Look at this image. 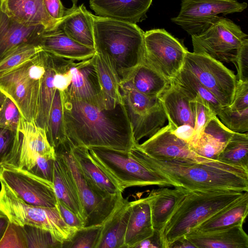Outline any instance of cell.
I'll return each instance as SVG.
<instances>
[{
  "label": "cell",
  "mask_w": 248,
  "mask_h": 248,
  "mask_svg": "<svg viewBox=\"0 0 248 248\" xmlns=\"http://www.w3.org/2000/svg\"><path fill=\"white\" fill-rule=\"evenodd\" d=\"M62 94L65 133L73 145L129 151L138 144L123 103L109 109Z\"/></svg>",
  "instance_id": "6da1fadb"
},
{
  "label": "cell",
  "mask_w": 248,
  "mask_h": 248,
  "mask_svg": "<svg viewBox=\"0 0 248 248\" xmlns=\"http://www.w3.org/2000/svg\"><path fill=\"white\" fill-rule=\"evenodd\" d=\"M132 152L149 169L188 190L248 191V171L217 160H162L145 154L137 145Z\"/></svg>",
  "instance_id": "7a4b0ae2"
},
{
  "label": "cell",
  "mask_w": 248,
  "mask_h": 248,
  "mask_svg": "<svg viewBox=\"0 0 248 248\" xmlns=\"http://www.w3.org/2000/svg\"><path fill=\"white\" fill-rule=\"evenodd\" d=\"M94 49L106 56L121 82L144 62V32L136 24L92 13Z\"/></svg>",
  "instance_id": "3957f363"
},
{
  "label": "cell",
  "mask_w": 248,
  "mask_h": 248,
  "mask_svg": "<svg viewBox=\"0 0 248 248\" xmlns=\"http://www.w3.org/2000/svg\"><path fill=\"white\" fill-rule=\"evenodd\" d=\"M244 192L188 190L163 230L164 248H168L176 239L239 199Z\"/></svg>",
  "instance_id": "277c9868"
},
{
  "label": "cell",
  "mask_w": 248,
  "mask_h": 248,
  "mask_svg": "<svg viewBox=\"0 0 248 248\" xmlns=\"http://www.w3.org/2000/svg\"><path fill=\"white\" fill-rule=\"evenodd\" d=\"M88 149L94 161L122 192L125 188L136 186H178L169 178L147 167L131 150L105 147Z\"/></svg>",
  "instance_id": "5b68a950"
},
{
  "label": "cell",
  "mask_w": 248,
  "mask_h": 248,
  "mask_svg": "<svg viewBox=\"0 0 248 248\" xmlns=\"http://www.w3.org/2000/svg\"><path fill=\"white\" fill-rule=\"evenodd\" d=\"M48 53L42 50L21 65L0 75V90L10 97L27 121L34 122L39 93Z\"/></svg>",
  "instance_id": "8992f818"
},
{
  "label": "cell",
  "mask_w": 248,
  "mask_h": 248,
  "mask_svg": "<svg viewBox=\"0 0 248 248\" xmlns=\"http://www.w3.org/2000/svg\"><path fill=\"white\" fill-rule=\"evenodd\" d=\"M0 214L20 226H31L49 232L58 241L70 240L77 229L67 224L57 206L49 208L28 204L0 180Z\"/></svg>",
  "instance_id": "52a82bcc"
},
{
  "label": "cell",
  "mask_w": 248,
  "mask_h": 248,
  "mask_svg": "<svg viewBox=\"0 0 248 248\" xmlns=\"http://www.w3.org/2000/svg\"><path fill=\"white\" fill-rule=\"evenodd\" d=\"M120 88L134 140L139 144L163 126L167 119L164 109L159 97L139 92L127 80L121 81Z\"/></svg>",
  "instance_id": "ba28073f"
},
{
  "label": "cell",
  "mask_w": 248,
  "mask_h": 248,
  "mask_svg": "<svg viewBox=\"0 0 248 248\" xmlns=\"http://www.w3.org/2000/svg\"><path fill=\"white\" fill-rule=\"evenodd\" d=\"M64 159L76 182L84 210V227L101 225L124 202L123 194L106 197L92 186L78 168L67 139L55 149Z\"/></svg>",
  "instance_id": "9c48e42d"
},
{
  "label": "cell",
  "mask_w": 248,
  "mask_h": 248,
  "mask_svg": "<svg viewBox=\"0 0 248 248\" xmlns=\"http://www.w3.org/2000/svg\"><path fill=\"white\" fill-rule=\"evenodd\" d=\"M247 38L248 35L239 26L220 16L203 33L191 36L193 52L234 63L235 51Z\"/></svg>",
  "instance_id": "30bf717a"
},
{
  "label": "cell",
  "mask_w": 248,
  "mask_h": 248,
  "mask_svg": "<svg viewBox=\"0 0 248 248\" xmlns=\"http://www.w3.org/2000/svg\"><path fill=\"white\" fill-rule=\"evenodd\" d=\"M144 46L145 62L170 81L183 68L188 50L165 29L144 32Z\"/></svg>",
  "instance_id": "8fae6325"
},
{
  "label": "cell",
  "mask_w": 248,
  "mask_h": 248,
  "mask_svg": "<svg viewBox=\"0 0 248 248\" xmlns=\"http://www.w3.org/2000/svg\"><path fill=\"white\" fill-rule=\"evenodd\" d=\"M183 67L191 72L222 107L231 104L237 79L233 72L221 62L188 51Z\"/></svg>",
  "instance_id": "7c38bea8"
},
{
  "label": "cell",
  "mask_w": 248,
  "mask_h": 248,
  "mask_svg": "<svg viewBox=\"0 0 248 248\" xmlns=\"http://www.w3.org/2000/svg\"><path fill=\"white\" fill-rule=\"evenodd\" d=\"M248 7L247 2L237 0H182L178 15L171 21L191 36L205 31L222 14L240 13Z\"/></svg>",
  "instance_id": "4fadbf2b"
},
{
  "label": "cell",
  "mask_w": 248,
  "mask_h": 248,
  "mask_svg": "<svg viewBox=\"0 0 248 248\" xmlns=\"http://www.w3.org/2000/svg\"><path fill=\"white\" fill-rule=\"evenodd\" d=\"M0 180L28 204L49 208L56 206L53 183L24 168L3 167L0 169Z\"/></svg>",
  "instance_id": "5bb4252c"
},
{
  "label": "cell",
  "mask_w": 248,
  "mask_h": 248,
  "mask_svg": "<svg viewBox=\"0 0 248 248\" xmlns=\"http://www.w3.org/2000/svg\"><path fill=\"white\" fill-rule=\"evenodd\" d=\"M93 56L79 61L68 60L70 81L66 90L62 93L105 108Z\"/></svg>",
  "instance_id": "9a60e30c"
},
{
  "label": "cell",
  "mask_w": 248,
  "mask_h": 248,
  "mask_svg": "<svg viewBox=\"0 0 248 248\" xmlns=\"http://www.w3.org/2000/svg\"><path fill=\"white\" fill-rule=\"evenodd\" d=\"M137 147L146 155L162 160H197L209 158L199 156L189 144L177 137L169 124L163 126L155 134Z\"/></svg>",
  "instance_id": "2e32d148"
},
{
  "label": "cell",
  "mask_w": 248,
  "mask_h": 248,
  "mask_svg": "<svg viewBox=\"0 0 248 248\" xmlns=\"http://www.w3.org/2000/svg\"><path fill=\"white\" fill-rule=\"evenodd\" d=\"M18 130L21 138L19 168L31 170L40 155L56 158L55 149L49 143L45 130L38 127L34 122H28L21 116Z\"/></svg>",
  "instance_id": "e0dca14e"
},
{
  "label": "cell",
  "mask_w": 248,
  "mask_h": 248,
  "mask_svg": "<svg viewBox=\"0 0 248 248\" xmlns=\"http://www.w3.org/2000/svg\"><path fill=\"white\" fill-rule=\"evenodd\" d=\"M46 30L42 25L21 23L8 16L0 7V62L23 46L38 44Z\"/></svg>",
  "instance_id": "ac0fdd59"
},
{
  "label": "cell",
  "mask_w": 248,
  "mask_h": 248,
  "mask_svg": "<svg viewBox=\"0 0 248 248\" xmlns=\"http://www.w3.org/2000/svg\"><path fill=\"white\" fill-rule=\"evenodd\" d=\"M39 45L43 50L54 56L73 60H83L92 57L94 48L81 45L69 37L58 25L46 30L40 37Z\"/></svg>",
  "instance_id": "d6986e66"
},
{
  "label": "cell",
  "mask_w": 248,
  "mask_h": 248,
  "mask_svg": "<svg viewBox=\"0 0 248 248\" xmlns=\"http://www.w3.org/2000/svg\"><path fill=\"white\" fill-rule=\"evenodd\" d=\"M56 155L52 183L57 199L76 214L85 225V214L75 180L63 158Z\"/></svg>",
  "instance_id": "ffe728a7"
},
{
  "label": "cell",
  "mask_w": 248,
  "mask_h": 248,
  "mask_svg": "<svg viewBox=\"0 0 248 248\" xmlns=\"http://www.w3.org/2000/svg\"><path fill=\"white\" fill-rule=\"evenodd\" d=\"M153 0H90V7L95 15L134 24L141 22Z\"/></svg>",
  "instance_id": "44dd1931"
},
{
  "label": "cell",
  "mask_w": 248,
  "mask_h": 248,
  "mask_svg": "<svg viewBox=\"0 0 248 248\" xmlns=\"http://www.w3.org/2000/svg\"><path fill=\"white\" fill-rule=\"evenodd\" d=\"M3 12L14 20L27 25H42L49 30L59 22L46 12L43 0H0Z\"/></svg>",
  "instance_id": "7402d4cb"
},
{
  "label": "cell",
  "mask_w": 248,
  "mask_h": 248,
  "mask_svg": "<svg viewBox=\"0 0 248 248\" xmlns=\"http://www.w3.org/2000/svg\"><path fill=\"white\" fill-rule=\"evenodd\" d=\"M185 235L196 248H248L242 225L209 232L192 230Z\"/></svg>",
  "instance_id": "603a6c76"
},
{
  "label": "cell",
  "mask_w": 248,
  "mask_h": 248,
  "mask_svg": "<svg viewBox=\"0 0 248 248\" xmlns=\"http://www.w3.org/2000/svg\"><path fill=\"white\" fill-rule=\"evenodd\" d=\"M174 187L153 189L146 197L150 207L153 228L161 234L166 223L188 191L181 186Z\"/></svg>",
  "instance_id": "cb8c5ba5"
},
{
  "label": "cell",
  "mask_w": 248,
  "mask_h": 248,
  "mask_svg": "<svg viewBox=\"0 0 248 248\" xmlns=\"http://www.w3.org/2000/svg\"><path fill=\"white\" fill-rule=\"evenodd\" d=\"M69 143L71 153L78 168L92 186L106 197L123 194L118 186L94 161L88 148L75 146L70 141Z\"/></svg>",
  "instance_id": "d4e9b609"
},
{
  "label": "cell",
  "mask_w": 248,
  "mask_h": 248,
  "mask_svg": "<svg viewBox=\"0 0 248 248\" xmlns=\"http://www.w3.org/2000/svg\"><path fill=\"white\" fill-rule=\"evenodd\" d=\"M159 98L171 130L185 124L194 128L192 102L177 85L170 82Z\"/></svg>",
  "instance_id": "484cf974"
},
{
  "label": "cell",
  "mask_w": 248,
  "mask_h": 248,
  "mask_svg": "<svg viewBox=\"0 0 248 248\" xmlns=\"http://www.w3.org/2000/svg\"><path fill=\"white\" fill-rule=\"evenodd\" d=\"M92 13L88 11L84 4L77 6L73 4L65 10L63 17L58 25L70 38L78 43L94 48Z\"/></svg>",
  "instance_id": "4316f807"
},
{
  "label": "cell",
  "mask_w": 248,
  "mask_h": 248,
  "mask_svg": "<svg viewBox=\"0 0 248 248\" xmlns=\"http://www.w3.org/2000/svg\"><path fill=\"white\" fill-rule=\"evenodd\" d=\"M233 133L215 115L204 127L192 150L201 157L216 160Z\"/></svg>",
  "instance_id": "83f0119b"
},
{
  "label": "cell",
  "mask_w": 248,
  "mask_h": 248,
  "mask_svg": "<svg viewBox=\"0 0 248 248\" xmlns=\"http://www.w3.org/2000/svg\"><path fill=\"white\" fill-rule=\"evenodd\" d=\"M130 202L131 212L124 237V248H135L154 232L147 197Z\"/></svg>",
  "instance_id": "f1b7e54d"
},
{
  "label": "cell",
  "mask_w": 248,
  "mask_h": 248,
  "mask_svg": "<svg viewBox=\"0 0 248 248\" xmlns=\"http://www.w3.org/2000/svg\"><path fill=\"white\" fill-rule=\"evenodd\" d=\"M93 60L105 108L113 109L119 104L123 103L120 88L121 79L106 56L95 51Z\"/></svg>",
  "instance_id": "f546056e"
},
{
  "label": "cell",
  "mask_w": 248,
  "mask_h": 248,
  "mask_svg": "<svg viewBox=\"0 0 248 248\" xmlns=\"http://www.w3.org/2000/svg\"><path fill=\"white\" fill-rule=\"evenodd\" d=\"M131 212L128 199L114 211L102 224L96 248H124V237Z\"/></svg>",
  "instance_id": "4dcf8cb0"
},
{
  "label": "cell",
  "mask_w": 248,
  "mask_h": 248,
  "mask_svg": "<svg viewBox=\"0 0 248 248\" xmlns=\"http://www.w3.org/2000/svg\"><path fill=\"white\" fill-rule=\"evenodd\" d=\"M248 213V191L192 230L202 232L225 229L243 224Z\"/></svg>",
  "instance_id": "1f68e13d"
},
{
  "label": "cell",
  "mask_w": 248,
  "mask_h": 248,
  "mask_svg": "<svg viewBox=\"0 0 248 248\" xmlns=\"http://www.w3.org/2000/svg\"><path fill=\"white\" fill-rule=\"evenodd\" d=\"M47 53L46 71L40 89L34 120L35 124L45 131L49 113L56 90L54 84V78L57 71L60 59L59 57Z\"/></svg>",
  "instance_id": "d6a6232c"
},
{
  "label": "cell",
  "mask_w": 248,
  "mask_h": 248,
  "mask_svg": "<svg viewBox=\"0 0 248 248\" xmlns=\"http://www.w3.org/2000/svg\"><path fill=\"white\" fill-rule=\"evenodd\" d=\"M125 80L139 92L150 96L159 97L170 84L145 62L136 67Z\"/></svg>",
  "instance_id": "836d02e7"
},
{
  "label": "cell",
  "mask_w": 248,
  "mask_h": 248,
  "mask_svg": "<svg viewBox=\"0 0 248 248\" xmlns=\"http://www.w3.org/2000/svg\"><path fill=\"white\" fill-rule=\"evenodd\" d=\"M170 82L177 85L191 101L202 99L216 115L223 107L214 95L199 82L191 72L184 67Z\"/></svg>",
  "instance_id": "e575fe53"
},
{
  "label": "cell",
  "mask_w": 248,
  "mask_h": 248,
  "mask_svg": "<svg viewBox=\"0 0 248 248\" xmlns=\"http://www.w3.org/2000/svg\"><path fill=\"white\" fill-rule=\"evenodd\" d=\"M248 135L233 133L216 160L248 171Z\"/></svg>",
  "instance_id": "d590c367"
},
{
  "label": "cell",
  "mask_w": 248,
  "mask_h": 248,
  "mask_svg": "<svg viewBox=\"0 0 248 248\" xmlns=\"http://www.w3.org/2000/svg\"><path fill=\"white\" fill-rule=\"evenodd\" d=\"M46 133L49 143L54 149L67 140L64 126L62 94L57 89L49 113Z\"/></svg>",
  "instance_id": "8d00e7d4"
},
{
  "label": "cell",
  "mask_w": 248,
  "mask_h": 248,
  "mask_svg": "<svg viewBox=\"0 0 248 248\" xmlns=\"http://www.w3.org/2000/svg\"><path fill=\"white\" fill-rule=\"evenodd\" d=\"M20 143L18 130L0 127V169L3 167L18 166Z\"/></svg>",
  "instance_id": "74e56055"
},
{
  "label": "cell",
  "mask_w": 248,
  "mask_h": 248,
  "mask_svg": "<svg viewBox=\"0 0 248 248\" xmlns=\"http://www.w3.org/2000/svg\"><path fill=\"white\" fill-rule=\"evenodd\" d=\"M22 227L27 248H62L63 243L56 240L48 231L31 226Z\"/></svg>",
  "instance_id": "f35d334b"
},
{
  "label": "cell",
  "mask_w": 248,
  "mask_h": 248,
  "mask_svg": "<svg viewBox=\"0 0 248 248\" xmlns=\"http://www.w3.org/2000/svg\"><path fill=\"white\" fill-rule=\"evenodd\" d=\"M217 116L232 132L238 133L248 132V108L239 110H233L229 106L223 107Z\"/></svg>",
  "instance_id": "ab89813d"
},
{
  "label": "cell",
  "mask_w": 248,
  "mask_h": 248,
  "mask_svg": "<svg viewBox=\"0 0 248 248\" xmlns=\"http://www.w3.org/2000/svg\"><path fill=\"white\" fill-rule=\"evenodd\" d=\"M42 50L37 44H27L19 47L0 62V75L25 63Z\"/></svg>",
  "instance_id": "60d3db41"
},
{
  "label": "cell",
  "mask_w": 248,
  "mask_h": 248,
  "mask_svg": "<svg viewBox=\"0 0 248 248\" xmlns=\"http://www.w3.org/2000/svg\"><path fill=\"white\" fill-rule=\"evenodd\" d=\"M101 229L102 225L78 229L69 241L63 243L62 248H96Z\"/></svg>",
  "instance_id": "b9f144b4"
},
{
  "label": "cell",
  "mask_w": 248,
  "mask_h": 248,
  "mask_svg": "<svg viewBox=\"0 0 248 248\" xmlns=\"http://www.w3.org/2000/svg\"><path fill=\"white\" fill-rule=\"evenodd\" d=\"M21 116L16 104L7 96L0 108V127L17 131Z\"/></svg>",
  "instance_id": "7bdbcfd3"
},
{
  "label": "cell",
  "mask_w": 248,
  "mask_h": 248,
  "mask_svg": "<svg viewBox=\"0 0 248 248\" xmlns=\"http://www.w3.org/2000/svg\"><path fill=\"white\" fill-rule=\"evenodd\" d=\"M191 102L195 119L194 129L195 131L194 139L190 146L192 149L196 143L201 133L206 124L216 114L201 99H197Z\"/></svg>",
  "instance_id": "ee69618b"
},
{
  "label": "cell",
  "mask_w": 248,
  "mask_h": 248,
  "mask_svg": "<svg viewBox=\"0 0 248 248\" xmlns=\"http://www.w3.org/2000/svg\"><path fill=\"white\" fill-rule=\"evenodd\" d=\"M0 248H27L22 227L9 222L0 241Z\"/></svg>",
  "instance_id": "f6af8a7d"
},
{
  "label": "cell",
  "mask_w": 248,
  "mask_h": 248,
  "mask_svg": "<svg viewBox=\"0 0 248 248\" xmlns=\"http://www.w3.org/2000/svg\"><path fill=\"white\" fill-rule=\"evenodd\" d=\"M234 63L237 64V80L248 81V38L236 50Z\"/></svg>",
  "instance_id": "bcb514c9"
},
{
  "label": "cell",
  "mask_w": 248,
  "mask_h": 248,
  "mask_svg": "<svg viewBox=\"0 0 248 248\" xmlns=\"http://www.w3.org/2000/svg\"><path fill=\"white\" fill-rule=\"evenodd\" d=\"M229 107L233 110L248 108V81H237L233 100Z\"/></svg>",
  "instance_id": "7dc6e473"
},
{
  "label": "cell",
  "mask_w": 248,
  "mask_h": 248,
  "mask_svg": "<svg viewBox=\"0 0 248 248\" xmlns=\"http://www.w3.org/2000/svg\"><path fill=\"white\" fill-rule=\"evenodd\" d=\"M55 159L39 156L31 172L52 182L54 161Z\"/></svg>",
  "instance_id": "c3c4849f"
},
{
  "label": "cell",
  "mask_w": 248,
  "mask_h": 248,
  "mask_svg": "<svg viewBox=\"0 0 248 248\" xmlns=\"http://www.w3.org/2000/svg\"><path fill=\"white\" fill-rule=\"evenodd\" d=\"M56 206L62 218L67 224L77 230L84 227V222L62 202L57 200Z\"/></svg>",
  "instance_id": "681fc988"
},
{
  "label": "cell",
  "mask_w": 248,
  "mask_h": 248,
  "mask_svg": "<svg viewBox=\"0 0 248 248\" xmlns=\"http://www.w3.org/2000/svg\"><path fill=\"white\" fill-rule=\"evenodd\" d=\"M46 10L55 21L59 22L64 16L66 9L61 0H43Z\"/></svg>",
  "instance_id": "f907efd6"
},
{
  "label": "cell",
  "mask_w": 248,
  "mask_h": 248,
  "mask_svg": "<svg viewBox=\"0 0 248 248\" xmlns=\"http://www.w3.org/2000/svg\"><path fill=\"white\" fill-rule=\"evenodd\" d=\"M171 131L177 137L187 143L190 147L195 135L193 127L188 124H185L171 130Z\"/></svg>",
  "instance_id": "816d5d0a"
},
{
  "label": "cell",
  "mask_w": 248,
  "mask_h": 248,
  "mask_svg": "<svg viewBox=\"0 0 248 248\" xmlns=\"http://www.w3.org/2000/svg\"><path fill=\"white\" fill-rule=\"evenodd\" d=\"M135 248H164L162 234L154 230L153 235L141 241Z\"/></svg>",
  "instance_id": "f5cc1de1"
},
{
  "label": "cell",
  "mask_w": 248,
  "mask_h": 248,
  "mask_svg": "<svg viewBox=\"0 0 248 248\" xmlns=\"http://www.w3.org/2000/svg\"><path fill=\"white\" fill-rule=\"evenodd\" d=\"M196 248L195 246L185 236L180 237L173 242L168 247V248Z\"/></svg>",
  "instance_id": "db71d44e"
},
{
  "label": "cell",
  "mask_w": 248,
  "mask_h": 248,
  "mask_svg": "<svg viewBox=\"0 0 248 248\" xmlns=\"http://www.w3.org/2000/svg\"><path fill=\"white\" fill-rule=\"evenodd\" d=\"M9 222L8 218L6 216L0 214V241L5 233Z\"/></svg>",
  "instance_id": "11a10c76"
},
{
  "label": "cell",
  "mask_w": 248,
  "mask_h": 248,
  "mask_svg": "<svg viewBox=\"0 0 248 248\" xmlns=\"http://www.w3.org/2000/svg\"><path fill=\"white\" fill-rule=\"evenodd\" d=\"M6 94L0 90V108L6 98Z\"/></svg>",
  "instance_id": "9f6ffc18"
},
{
  "label": "cell",
  "mask_w": 248,
  "mask_h": 248,
  "mask_svg": "<svg viewBox=\"0 0 248 248\" xmlns=\"http://www.w3.org/2000/svg\"><path fill=\"white\" fill-rule=\"evenodd\" d=\"M72 2H73V4H77V1H78V0H71Z\"/></svg>",
  "instance_id": "6f0895ef"
}]
</instances>
